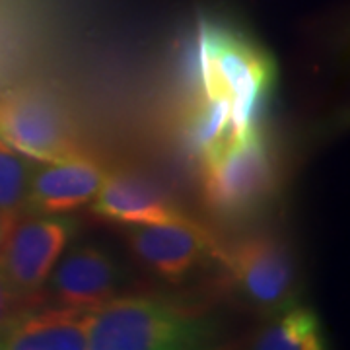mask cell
Instances as JSON below:
<instances>
[{
  "label": "cell",
  "instance_id": "6da1fadb",
  "mask_svg": "<svg viewBox=\"0 0 350 350\" xmlns=\"http://www.w3.org/2000/svg\"><path fill=\"white\" fill-rule=\"evenodd\" d=\"M197 72L200 100L228 101L247 125L276 82L275 59L243 33L200 20L197 27Z\"/></svg>",
  "mask_w": 350,
  "mask_h": 350
},
{
  "label": "cell",
  "instance_id": "7a4b0ae2",
  "mask_svg": "<svg viewBox=\"0 0 350 350\" xmlns=\"http://www.w3.org/2000/svg\"><path fill=\"white\" fill-rule=\"evenodd\" d=\"M90 350H185L206 347L214 327L167 301L115 296L86 313Z\"/></svg>",
  "mask_w": 350,
  "mask_h": 350
},
{
  "label": "cell",
  "instance_id": "3957f363",
  "mask_svg": "<svg viewBox=\"0 0 350 350\" xmlns=\"http://www.w3.org/2000/svg\"><path fill=\"white\" fill-rule=\"evenodd\" d=\"M0 140L38 163L92 158L68 109L45 88L20 86L0 94Z\"/></svg>",
  "mask_w": 350,
  "mask_h": 350
},
{
  "label": "cell",
  "instance_id": "277c9868",
  "mask_svg": "<svg viewBox=\"0 0 350 350\" xmlns=\"http://www.w3.org/2000/svg\"><path fill=\"white\" fill-rule=\"evenodd\" d=\"M202 199L220 216H243L273 195L276 172L259 125L200 160Z\"/></svg>",
  "mask_w": 350,
  "mask_h": 350
},
{
  "label": "cell",
  "instance_id": "5b68a950",
  "mask_svg": "<svg viewBox=\"0 0 350 350\" xmlns=\"http://www.w3.org/2000/svg\"><path fill=\"white\" fill-rule=\"evenodd\" d=\"M218 259L255 312L273 317L298 301L296 262L284 241L273 234H255L220 247Z\"/></svg>",
  "mask_w": 350,
  "mask_h": 350
},
{
  "label": "cell",
  "instance_id": "8992f818",
  "mask_svg": "<svg viewBox=\"0 0 350 350\" xmlns=\"http://www.w3.org/2000/svg\"><path fill=\"white\" fill-rule=\"evenodd\" d=\"M75 230V222L64 216H18L0 247V275L18 296L31 301L43 290Z\"/></svg>",
  "mask_w": 350,
  "mask_h": 350
},
{
  "label": "cell",
  "instance_id": "52a82bcc",
  "mask_svg": "<svg viewBox=\"0 0 350 350\" xmlns=\"http://www.w3.org/2000/svg\"><path fill=\"white\" fill-rule=\"evenodd\" d=\"M123 238L138 265L167 282L185 280L220 253V245L199 220L123 226Z\"/></svg>",
  "mask_w": 350,
  "mask_h": 350
},
{
  "label": "cell",
  "instance_id": "ba28073f",
  "mask_svg": "<svg viewBox=\"0 0 350 350\" xmlns=\"http://www.w3.org/2000/svg\"><path fill=\"white\" fill-rule=\"evenodd\" d=\"M90 211L100 220L119 226L197 222L152 179L125 167L105 172Z\"/></svg>",
  "mask_w": 350,
  "mask_h": 350
},
{
  "label": "cell",
  "instance_id": "9c48e42d",
  "mask_svg": "<svg viewBox=\"0 0 350 350\" xmlns=\"http://www.w3.org/2000/svg\"><path fill=\"white\" fill-rule=\"evenodd\" d=\"M47 284L53 300L59 306L94 312L117 296L123 284V273L100 247L78 245L61 255Z\"/></svg>",
  "mask_w": 350,
  "mask_h": 350
},
{
  "label": "cell",
  "instance_id": "30bf717a",
  "mask_svg": "<svg viewBox=\"0 0 350 350\" xmlns=\"http://www.w3.org/2000/svg\"><path fill=\"white\" fill-rule=\"evenodd\" d=\"M105 170L94 158L36 165L24 213L64 216L90 204L100 191Z\"/></svg>",
  "mask_w": 350,
  "mask_h": 350
},
{
  "label": "cell",
  "instance_id": "8fae6325",
  "mask_svg": "<svg viewBox=\"0 0 350 350\" xmlns=\"http://www.w3.org/2000/svg\"><path fill=\"white\" fill-rule=\"evenodd\" d=\"M86 313L57 310H22L0 327V350H88Z\"/></svg>",
  "mask_w": 350,
  "mask_h": 350
},
{
  "label": "cell",
  "instance_id": "7c38bea8",
  "mask_svg": "<svg viewBox=\"0 0 350 350\" xmlns=\"http://www.w3.org/2000/svg\"><path fill=\"white\" fill-rule=\"evenodd\" d=\"M257 350H323L325 333L319 317L298 301L271 317V323L259 329L250 342Z\"/></svg>",
  "mask_w": 350,
  "mask_h": 350
},
{
  "label": "cell",
  "instance_id": "4fadbf2b",
  "mask_svg": "<svg viewBox=\"0 0 350 350\" xmlns=\"http://www.w3.org/2000/svg\"><path fill=\"white\" fill-rule=\"evenodd\" d=\"M38 162L0 140V213H24L29 179Z\"/></svg>",
  "mask_w": 350,
  "mask_h": 350
},
{
  "label": "cell",
  "instance_id": "5bb4252c",
  "mask_svg": "<svg viewBox=\"0 0 350 350\" xmlns=\"http://www.w3.org/2000/svg\"><path fill=\"white\" fill-rule=\"evenodd\" d=\"M31 301L24 300L22 296H18L14 292L10 284L4 280V276L0 275V327H4L16 313L25 310Z\"/></svg>",
  "mask_w": 350,
  "mask_h": 350
},
{
  "label": "cell",
  "instance_id": "9a60e30c",
  "mask_svg": "<svg viewBox=\"0 0 350 350\" xmlns=\"http://www.w3.org/2000/svg\"><path fill=\"white\" fill-rule=\"evenodd\" d=\"M20 214H22V213H20ZM20 214L0 213V247H2V243H4L6 236L10 234V230H12L14 222L18 220V216H20Z\"/></svg>",
  "mask_w": 350,
  "mask_h": 350
}]
</instances>
